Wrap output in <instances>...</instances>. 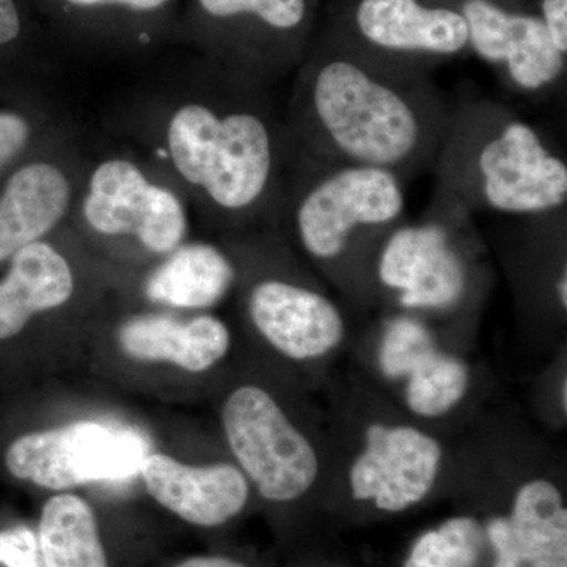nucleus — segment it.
<instances>
[{"label": "nucleus", "mask_w": 567, "mask_h": 567, "mask_svg": "<svg viewBox=\"0 0 567 567\" xmlns=\"http://www.w3.org/2000/svg\"><path fill=\"white\" fill-rule=\"evenodd\" d=\"M148 443L132 429L78 421L14 440L6 453L17 480L50 491H66L100 481H121L141 472Z\"/></svg>", "instance_id": "6"}, {"label": "nucleus", "mask_w": 567, "mask_h": 567, "mask_svg": "<svg viewBox=\"0 0 567 567\" xmlns=\"http://www.w3.org/2000/svg\"><path fill=\"white\" fill-rule=\"evenodd\" d=\"M248 311L265 341L293 361L319 360L346 336L344 316L331 298L284 279L256 284Z\"/></svg>", "instance_id": "13"}, {"label": "nucleus", "mask_w": 567, "mask_h": 567, "mask_svg": "<svg viewBox=\"0 0 567 567\" xmlns=\"http://www.w3.org/2000/svg\"><path fill=\"white\" fill-rule=\"evenodd\" d=\"M442 461L439 440L420 429L371 424L350 466V492L357 502L372 503L383 513H404L431 494Z\"/></svg>", "instance_id": "11"}, {"label": "nucleus", "mask_w": 567, "mask_h": 567, "mask_svg": "<svg viewBox=\"0 0 567 567\" xmlns=\"http://www.w3.org/2000/svg\"><path fill=\"white\" fill-rule=\"evenodd\" d=\"M10 259L0 281V341L20 334L39 312L69 303L74 292L69 260L54 246L35 241Z\"/></svg>", "instance_id": "18"}, {"label": "nucleus", "mask_w": 567, "mask_h": 567, "mask_svg": "<svg viewBox=\"0 0 567 567\" xmlns=\"http://www.w3.org/2000/svg\"><path fill=\"white\" fill-rule=\"evenodd\" d=\"M334 35L417 71L470 51L464 18L446 0H352Z\"/></svg>", "instance_id": "8"}, {"label": "nucleus", "mask_w": 567, "mask_h": 567, "mask_svg": "<svg viewBox=\"0 0 567 567\" xmlns=\"http://www.w3.org/2000/svg\"><path fill=\"white\" fill-rule=\"evenodd\" d=\"M424 74L334 33L319 43L298 87L301 133L317 163L379 167L404 181L434 162L453 121Z\"/></svg>", "instance_id": "1"}, {"label": "nucleus", "mask_w": 567, "mask_h": 567, "mask_svg": "<svg viewBox=\"0 0 567 567\" xmlns=\"http://www.w3.org/2000/svg\"><path fill=\"white\" fill-rule=\"evenodd\" d=\"M71 186L51 163H32L13 174L0 196V262L41 241L69 210Z\"/></svg>", "instance_id": "17"}, {"label": "nucleus", "mask_w": 567, "mask_h": 567, "mask_svg": "<svg viewBox=\"0 0 567 567\" xmlns=\"http://www.w3.org/2000/svg\"><path fill=\"white\" fill-rule=\"evenodd\" d=\"M555 290H557L558 303L563 309L567 308V274L566 268L563 274L558 276V281L555 284Z\"/></svg>", "instance_id": "30"}, {"label": "nucleus", "mask_w": 567, "mask_h": 567, "mask_svg": "<svg viewBox=\"0 0 567 567\" xmlns=\"http://www.w3.org/2000/svg\"><path fill=\"white\" fill-rule=\"evenodd\" d=\"M316 0H193L186 29L238 65H292L308 52Z\"/></svg>", "instance_id": "7"}, {"label": "nucleus", "mask_w": 567, "mask_h": 567, "mask_svg": "<svg viewBox=\"0 0 567 567\" xmlns=\"http://www.w3.org/2000/svg\"><path fill=\"white\" fill-rule=\"evenodd\" d=\"M40 551L43 567H107L92 506L81 496H51L41 511Z\"/></svg>", "instance_id": "20"}, {"label": "nucleus", "mask_w": 567, "mask_h": 567, "mask_svg": "<svg viewBox=\"0 0 567 567\" xmlns=\"http://www.w3.org/2000/svg\"><path fill=\"white\" fill-rule=\"evenodd\" d=\"M167 256L145 282V295L155 303L207 309L219 303L234 286V265L216 246H178Z\"/></svg>", "instance_id": "19"}, {"label": "nucleus", "mask_w": 567, "mask_h": 567, "mask_svg": "<svg viewBox=\"0 0 567 567\" xmlns=\"http://www.w3.org/2000/svg\"><path fill=\"white\" fill-rule=\"evenodd\" d=\"M470 125L473 132H456L462 140L446 162L450 188L462 200L506 215H547L565 207L567 164L535 126L502 112H480V121Z\"/></svg>", "instance_id": "2"}, {"label": "nucleus", "mask_w": 567, "mask_h": 567, "mask_svg": "<svg viewBox=\"0 0 567 567\" xmlns=\"http://www.w3.org/2000/svg\"><path fill=\"white\" fill-rule=\"evenodd\" d=\"M177 567H248L244 563L235 561L233 558L216 557V555H204L185 559Z\"/></svg>", "instance_id": "29"}, {"label": "nucleus", "mask_w": 567, "mask_h": 567, "mask_svg": "<svg viewBox=\"0 0 567 567\" xmlns=\"http://www.w3.org/2000/svg\"><path fill=\"white\" fill-rule=\"evenodd\" d=\"M84 218L95 233L134 235L145 249L171 254L185 240V208L169 189L152 185L126 159H110L96 167L84 200Z\"/></svg>", "instance_id": "10"}, {"label": "nucleus", "mask_w": 567, "mask_h": 567, "mask_svg": "<svg viewBox=\"0 0 567 567\" xmlns=\"http://www.w3.org/2000/svg\"><path fill=\"white\" fill-rule=\"evenodd\" d=\"M39 546L31 529L0 532V563L7 567H39Z\"/></svg>", "instance_id": "25"}, {"label": "nucleus", "mask_w": 567, "mask_h": 567, "mask_svg": "<svg viewBox=\"0 0 567 567\" xmlns=\"http://www.w3.org/2000/svg\"><path fill=\"white\" fill-rule=\"evenodd\" d=\"M404 208V183L390 171L319 163L295 204V234L312 260L334 264L358 238L393 230Z\"/></svg>", "instance_id": "4"}, {"label": "nucleus", "mask_w": 567, "mask_h": 567, "mask_svg": "<svg viewBox=\"0 0 567 567\" xmlns=\"http://www.w3.org/2000/svg\"><path fill=\"white\" fill-rule=\"evenodd\" d=\"M462 14L470 51L495 66L514 89L537 93L557 85L566 55L555 48L536 0H446Z\"/></svg>", "instance_id": "9"}, {"label": "nucleus", "mask_w": 567, "mask_h": 567, "mask_svg": "<svg viewBox=\"0 0 567 567\" xmlns=\"http://www.w3.org/2000/svg\"><path fill=\"white\" fill-rule=\"evenodd\" d=\"M223 427L238 468L265 499L295 502L315 486L316 447L262 388L233 391L224 402Z\"/></svg>", "instance_id": "5"}, {"label": "nucleus", "mask_w": 567, "mask_h": 567, "mask_svg": "<svg viewBox=\"0 0 567 567\" xmlns=\"http://www.w3.org/2000/svg\"><path fill=\"white\" fill-rule=\"evenodd\" d=\"M125 354L140 361H167L199 374L226 357L230 331L218 317L197 316L178 320L164 315L133 317L118 330Z\"/></svg>", "instance_id": "16"}, {"label": "nucleus", "mask_w": 567, "mask_h": 567, "mask_svg": "<svg viewBox=\"0 0 567 567\" xmlns=\"http://www.w3.org/2000/svg\"><path fill=\"white\" fill-rule=\"evenodd\" d=\"M486 533L473 517H451L410 548L404 567H476Z\"/></svg>", "instance_id": "23"}, {"label": "nucleus", "mask_w": 567, "mask_h": 567, "mask_svg": "<svg viewBox=\"0 0 567 567\" xmlns=\"http://www.w3.org/2000/svg\"><path fill=\"white\" fill-rule=\"evenodd\" d=\"M167 145L183 181L203 189L224 213L249 212L270 192L275 136L259 111L185 104L171 118Z\"/></svg>", "instance_id": "3"}, {"label": "nucleus", "mask_w": 567, "mask_h": 567, "mask_svg": "<svg viewBox=\"0 0 567 567\" xmlns=\"http://www.w3.org/2000/svg\"><path fill=\"white\" fill-rule=\"evenodd\" d=\"M468 385V365L435 350L406 377L405 404L417 416H443L461 404Z\"/></svg>", "instance_id": "22"}, {"label": "nucleus", "mask_w": 567, "mask_h": 567, "mask_svg": "<svg viewBox=\"0 0 567 567\" xmlns=\"http://www.w3.org/2000/svg\"><path fill=\"white\" fill-rule=\"evenodd\" d=\"M536 7L551 43L567 58V0H536Z\"/></svg>", "instance_id": "27"}, {"label": "nucleus", "mask_w": 567, "mask_h": 567, "mask_svg": "<svg viewBox=\"0 0 567 567\" xmlns=\"http://www.w3.org/2000/svg\"><path fill=\"white\" fill-rule=\"evenodd\" d=\"M484 533L494 567H567V507L544 477L522 484L509 516L492 518Z\"/></svg>", "instance_id": "15"}, {"label": "nucleus", "mask_w": 567, "mask_h": 567, "mask_svg": "<svg viewBox=\"0 0 567 567\" xmlns=\"http://www.w3.org/2000/svg\"><path fill=\"white\" fill-rule=\"evenodd\" d=\"M435 350L439 347L427 324L415 317H395L383 331L379 365L386 379L405 380Z\"/></svg>", "instance_id": "24"}, {"label": "nucleus", "mask_w": 567, "mask_h": 567, "mask_svg": "<svg viewBox=\"0 0 567 567\" xmlns=\"http://www.w3.org/2000/svg\"><path fill=\"white\" fill-rule=\"evenodd\" d=\"M377 278L409 311H445L462 300L466 268L447 224L395 226L377 257Z\"/></svg>", "instance_id": "12"}, {"label": "nucleus", "mask_w": 567, "mask_h": 567, "mask_svg": "<svg viewBox=\"0 0 567 567\" xmlns=\"http://www.w3.org/2000/svg\"><path fill=\"white\" fill-rule=\"evenodd\" d=\"M24 21L17 0H0V48L21 39Z\"/></svg>", "instance_id": "28"}, {"label": "nucleus", "mask_w": 567, "mask_h": 567, "mask_svg": "<svg viewBox=\"0 0 567 567\" xmlns=\"http://www.w3.org/2000/svg\"><path fill=\"white\" fill-rule=\"evenodd\" d=\"M31 126L21 115L0 112V167L6 166L28 144Z\"/></svg>", "instance_id": "26"}, {"label": "nucleus", "mask_w": 567, "mask_h": 567, "mask_svg": "<svg viewBox=\"0 0 567 567\" xmlns=\"http://www.w3.org/2000/svg\"><path fill=\"white\" fill-rule=\"evenodd\" d=\"M148 495L196 527L226 524L245 509L249 481L238 466H192L164 454H148L141 466Z\"/></svg>", "instance_id": "14"}, {"label": "nucleus", "mask_w": 567, "mask_h": 567, "mask_svg": "<svg viewBox=\"0 0 567 567\" xmlns=\"http://www.w3.org/2000/svg\"><path fill=\"white\" fill-rule=\"evenodd\" d=\"M74 31L106 40H148L166 28L174 0H47Z\"/></svg>", "instance_id": "21"}]
</instances>
